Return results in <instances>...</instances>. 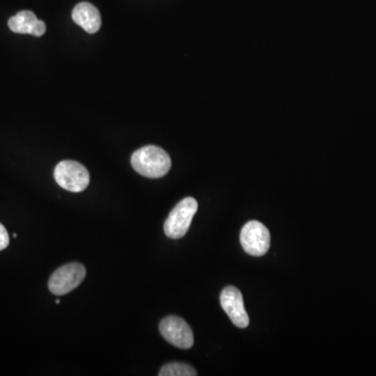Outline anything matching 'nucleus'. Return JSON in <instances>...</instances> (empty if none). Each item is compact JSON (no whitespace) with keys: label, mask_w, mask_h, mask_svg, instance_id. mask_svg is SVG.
Instances as JSON below:
<instances>
[{"label":"nucleus","mask_w":376,"mask_h":376,"mask_svg":"<svg viewBox=\"0 0 376 376\" xmlns=\"http://www.w3.org/2000/svg\"><path fill=\"white\" fill-rule=\"evenodd\" d=\"M131 165L139 175L157 179L169 173L172 160L171 157L163 148L159 146H146L133 153Z\"/></svg>","instance_id":"f257e3e1"},{"label":"nucleus","mask_w":376,"mask_h":376,"mask_svg":"<svg viewBox=\"0 0 376 376\" xmlns=\"http://www.w3.org/2000/svg\"><path fill=\"white\" fill-rule=\"evenodd\" d=\"M197 211V202L186 197L177 204L165 223V233L169 239H181L188 233L193 216Z\"/></svg>","instance_id":"f03ea898"},{"label":"nucleus","mask_w":376,"mask_h":376,"mask_svg":"<svg viewBox=\"0 0 376 376\" xmlns=\"http://www.w3.org/2000/svg\"><path fill=\"white\" fill-rule=\"evenodd\" d=\"M54 177L61 188L72 193H81L90 183V175L86 167L76 161H61L55 169Z\"/></svg>","instance_id":"7ed1b4c3"},{"label":"nucleus","mask_w":376,"mask_h":376,"mask_svg":"<svg viewBox=\"0 0 376 376\" xmlns=\"http://www.w3.org/2000/svg\"><path fill=\"white\" fill-rule=\"evenodd\" d=\"M86 277V269L78 263H67L53 273L48 281L50 292L63 296L78 288Z\"/></svg>","instance_id":"20e7f679"},{"label":"nucleus","mask_w":376,"mask_h":376,"mask_svg":"<svg viewBox=\"0 0 376 376\" xmlns=\"http://www.w3.org/2000/svg\"><path fill=\"white\" fill-rule=\"evenodd\" d=\"M271 235L267 227L257 221H250L241 231L244 250L252 256H263L269 251Z\"/></svg>","instance_id":"39448f33"},{"label":"nucleus","mask_w":376,"mask_h":376,"mask_svg":"<svg viewBox=\"0 0 376 376\" xmlns=\"http://www.w3.org/2000/svg\"><path fill=\"white\" fill-rule=\"evenodd\" d=\"M161 335L175 347L189 349L193 345V333L190 326L176 316H169L163 319L159 325Z\"/></svg>","instance_id":"423d86ee"},{"label":"nucleus","mask_w":376,"mask_h":376,"mask_svg":"<svg viewBox=\"0 0 376 376\" xmlns=\"http://www.w3.org/2000/svg\"><path fill=\"white\" fill-rule=\"evenodd\" d=\"M221 305L235 326L246 328L249 325V316L244 305L243 295L235 286H227L221 293Z\"/></svg>","instance_id":"0eeeda50"},{"label":"nucleus","mask_w":376,"mask_h":376,"mask_svg":"<svg viewBox=\"0 0 376 376\" xmlns=\"http://www.w3.org/2000/svg\"><path fill=\"white\" fill-rule=\"evenodd\" d=\"M8 27L16 34H27L35 37H41L46 34V25L39 20L32 11H21L8 19Z\"/></svg>","instance_id":"6e6552de"},{"label":"nucleus","mask_w":376,"mask_h":376,"mask_svg":"<svg viewBox=\"0 0 376 376\" xmlns=\"http://www.w3.org/2000/svg\"><path fill=\"white\" fill-rule=\"evenodd\" d=\"M72 19L76 25L89 34H95L101 29L102 18L99 11L89 2H80L72 11Z\"/></svg>","instance_id":"1a4fd4ad"},{"label":"nucleus","mask_w":376,"mask_h":376,"mask_svg":"<svg viewBox=\"0 0 376 376\" xmlns=\"http://www.w3.org/2000/svg\"><path fill=\"white\" fill-rule=\"evenodd\" d=\"M197 371L183 363H169L161 368L159 376H195Z\"/></svg>","instance_id":"9d476101"},{"label":"nucleus","mask_w":376,"mask_h":376,"mask_svg":"<svg viewBox=\"0 0 376 376\" xmlns=\"http://www.w3.org/2000/svg\"><path fill=\"white\" fill-rule=\"evenodd\" d=\"M10 244V237H8V231L6 227L0 223V251L6 249Z\"/></svg>","instance_id":"9b49d317"},{"label":"nucleus","mask_w":376,"mask_h":376,"mask_svg":"<svg viewBox=\"0 0 376 376\" xmlns=\"http://www.w3.org/2000/svg\"><path fill=\"white\" fill-rule=\"evenodd\" d=\"M60 302H61L60 299H57L56 300L57 305H60Z\"/></svg>","instance_id":"f8f14e48"}]
</instances>
